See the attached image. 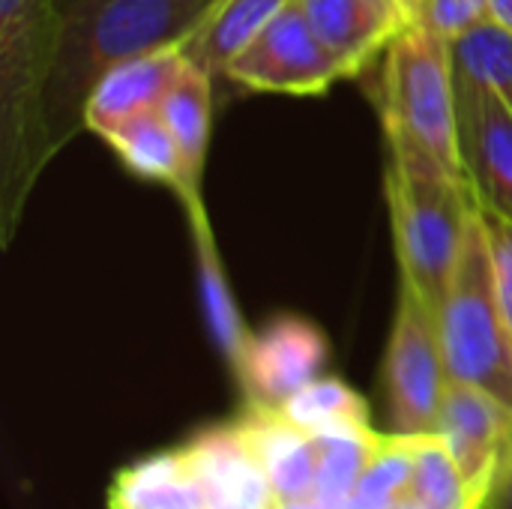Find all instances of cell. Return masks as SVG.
I'll return each instance as SVG.
<instances>
[{"instance_id":"cell-1","label":"cell","mask_w":512,"mask_h":509,"mask_svg":"<svg viewBox=\"0 0 512 509\" xmlns=\"http://www.w3.org/2000/svg\"><path fill=\"white\" fill-rule=\"evenodd\" d=\"M222 0H54V48L42 99L39 156L48 162L84 132L93 84L114 63L186 48Z\"/></svg>"},{"instance_id":"cell-2","label":"cell","mask_w":512,"mask_h":509,"mask_svg":"<svg viewBox=\"0 0 512 509\" xmlns=\"http://www.w3.org/2000/svg\"><path fill=\"white\" fill-rule=\"evenodd\" d=\"M54 48V0H0V237H15L45 171L42 99Z\"/></svg>"},{"instance_id":"cell-3","label":"cell","mask_w":512,"mask_h":509,"mask_svg":"<svg viewBox=\"0 0 512 509\" xmlns=\"http://www.w3.org/2000/svg\"><path fill=\"white\" fill-rule=\"evenodd\" d=\"M378 99L390 153L426 159L465 180L450 39L426 24L405 27L384 51Z\"/></svg>"},{"instance_id":"cell-4","label":"cell","mask_w":512,"mask_h":509,"mask_svg":"<svg viewBox=\"0 0 512 509\" xmlns=\"http://www.w3.org/2000/svg\"><path fill=\"white\" fill-rule=\"evenodd\" d=\"M384 189L402 282L438 309L462 255L474 192L438 165L402 153H390Z\"/></svg>"},{"instance_id":"cell-5","label":"cell","mask_w":512,"mask_h":509,"mask_svg":"<svg viewBox=\"0 0 512 509\" xmlns=\"http://www.w3.org/2000/svg\"><path fill=\"white\" fill-rule=\"evenodd\" d=\"M438 321L450 378L489 390L512 408V345L498 297L489 231L477 198L462 255L438 306Z\"/></svg>"},{"instance_id":"cell-6","label":"cell","mask_w":512,"mask_h":509,"mask_svg":"<svg viewBox=\"0 0 512 509\" xmlns=\"http://www.w3.org/2000/svg\"><path fill=\"white\" fill-rule=\"evenodd\" d=\"M438 309L402 282L387 342L384 384L396 435H435L450 387Z\"/></svg>"},{"instance_id":"cell-7","label":"cell","mask_w":512,"mask_h":509,"mask_svg":"<svg viewBox=\"0 0 512 509\" xmlns=\"http://www.w3.org/2000/svg\"><path fill=\"white\" fill-rule=\"evenodd\" d=\"M225 78L246 90L315 96L351 75L318 39L297 0H291L234 54Z\"/></svg>"},{"instance_id":"cell-8","label":"cell","mask_w":512,"mask_h":509,"mask_svg":"<svg viewBox=\"0 0 512 509\" xmlns=\"http://www.w3.org/2000/svg\"><path fill=\"white\" fill-rule=\"evenodd\" d=\"M327 363V336L306 318L279 315L252 333L240 363L237 384L252 408L279 411L297 390L321 378Z\"/></svg>"},{"instance_id":"cell-9","label":"cell","mask_w":512,"mask_h":509,"mask_svg":"<svg viewBox=\"0 0 512 509\" xmlns=\"http://www.w3.org/2000/svg\"><path fill=\"white\" fill-rule=\"evenodd\" d=\"M459 150L477 204L512 222V111L486 87L456 75Z\"/></svg>"},{"instance_id":"cell-10","label":"cell","mask_w":512,"mask_h":509,"mask_svg":"<svg viewBox=\"0 0 512 509\" xmlns=\"http://www.w3.org/2000/svg\"><path fill=\"white\" fill-rule=\"evenodd\" d=\"M459 462L471 489L483 498L492 489L501 459L512 444V408L474 384L450 381L438 432Z\"/></svg>"},{"instance_id":"cell-11","label":"cell","mask_w":512,"mask_h":509,"mask_svg":"<svg viewBox=\"0 0 512 509\" xmlns=\"http://www.w3.org/2000/svg\"><path fill=\"white\" fill-rule=\"evenodd\" d=\"M186 66L183 48H156L126 57L102 72L84 105V129L105 135L117 123L162 105Z\"/></svg>"},{"instance_id":"cell-12","label":"cell","mask_w":512,"mask_h":509,"mask_svg":"<svg viewBox=\"0 0 512 509\" xmlns=\"http://www.w3.org/2000/svg\"><path fill=\"white\" fill-rule=\"evenodd\" d=\"M306 21L351 78L405 30L381 0H297Z\"/></svg>"},{"instance_id":"cell-13","label":"cell","mask_w":512,"mask_h":509,"mask_svg":"<svg viewBox=\"0 0 512 509\" xmlns=\"http://www.w3.org/2000/svg\"><path fill=\"white\" fill-rule=\"evenodd\" d=\"M186 210V222H189V237H192V252H195V273H198V288H201V306H204V318L210 327V336L216 342V348L222 351V357L228 360V366L237 372L246 348L252 342V330L246 327L228 276H225V264L216 246V234L213 225L207 219V207L204 201H192L183 204Z\"/></svg>"},{"instance_id":"cell-14","label":"cell","mask_w":512,"mask_h":509,"mask_svg":"<svg viewBox=\"0 0 512 509\" xmlns=\"http://www.w3.org/2000/svg\"><path fill=\"white\" fill-rule=\"evenodd\" d=\"M183 162V183L177 189L180 204L204 201V165L210 147V117H213V75L186 57L183 72L159 105Z\"/></svg>"},{"instance_id":"cell-15","label":"cell","mask_w":512,"mask_h":509,"mask_svg":"<svg viewBox=\"0 0 512 509\" xmlns=\"http://www.w3.org/2000/svg\"><path fill=\"white\" fill-rule=\"evenodd\" d=\"M114 156L141 180H153V183H165L174 195L183 183V162H180V150L177 141L162 117L159 108L135 114L123 123H117L114 129H108L105 135H99Z\"/></svg>"},{"instance_id":"cell-16","label":"cell","mask_w":512,"mask_h":509,"mask_svg":"<svg viewBox=\"0 0 512 509\" xmlns=\"http://www.w3.org/2000/svg\"><path fill=\"white\" fill-rule=\"evenodd\" d=\"M111 507L120 509H207V486L189 456H165L117 480Z\"/></svg>"},{"instance_id":"cell-17","label":"cell","mask_w":512,"mask_h":509,"mask_svg":"<svg viewBox=\"0 0 512 509\" xmlns=\"http://www.w3.org/2000/svg\"><path fill=\"white\" fill-rule=\"evenodd\" d=\"M291 0H222L201 33L183 48V54L204 72L225 75L234 54Z\"/></svg>"},{"instance_id":"cell-18","label":"cell","mask_w":512,"mask_h":509,"mask_svg":"<svg viewBox=\"0 0 512 509\" xmlns=\"http://www.w3.org/2000/svg\"><path fill=\"white\" fill-rule=\"evenodd\" d=\"M381 432L372 426L336 429L315 435L318 444V492L315 504L321 509H345L366 465L381 447Z\"/></svg>"},{"instance_id":"cell-19","label":"cell","mask_w":512,"mask_h":509,"mask_svg":"<svg viewBox=\"0 0 512 509\" xmlns=\"http://www.w3.org/2000/svg\"><path fill=\"white\" fill-rule=\"evenodd\" d=\"M408 495L426 509H483V498L471 489L441 435L414 438Z\"/></svg>"},{"instance_id":"cell-20","label":"cell","mask_w":512,"mask_h":509,"mask_svg":"<svg viewBox=\"0 0 512 509\" xmlns=\"http://www.w3.org/2000/svg\"><path fill=\"white\" fill-rule=\"evenodd\" d=\"M279 411L309 435L369 426L366 402L339 378H324V375L309 381L303 390H297Z\"/></svg>"},{"instance_id":"cell-21","label":"cell","mask_w":512,"mask_h":509,"mask_svg":"<svg viewBox=\"0 0 512 509\" xmlns=\"http://www.w3.org/2000/svg\"><path fill=\"white\" fill-rule=\"evenodd\" d=\"M450 45L456 75L486 87L512 111V30L483 21Z\"/></svg>"},{"instance_id":"cell-22","label":"cell","mask_w":512,"mask_h":509,"mask_svg":"<svg viewBox=\"0 0 512 509\" xmlns=\"http://www.w3.org/2000/svg\"><path fill=\"white\" fill-rule=\"evenodd\" d=\"M414 471V438L384 435L345 509H384L408 492Z\"/></svg>"},{"instance_id":"cell-23","label":"cell","mask_w":512,"mask_h":509,"mask_svg":"<svg viewBox=\"0 0 512 509\" xmlns=\"http://www.w3.org/2000/svg\"><path fill=\"white\" fill-rule=\"evenodd\" d=\"M489 21L486 0H423L420 24L441 33L444 39H459L477 24Z\"/></svg>"},{"instance_id":"cell-24","label":"cell","mask_w":512,"mask_h":509,"mask_svg":"<svg viewBox=\"0 0 512 509\" xmlns=\"http://www.w3.org/2000/svg\"><path fill=\"white\" fill-rule=\"evenodd\" d=\"M486 231H489V246H492V261H495V282H498V297H501V309H504V321H507V333H510L512 345V222L480 207Z\"/></svg>"},{"instance_id":"cell-25","label":"cell","mask_w":512,"mask_h":509,"mask_svg":"<svg viewBox=\"0 0 512 509\" xmlns=\"http://www.w3.org/2000/svg\"><path fill=\"white\" fill-rule=\"evenodd\" d=\"M483 509H512V444L507 456L498 465V474L492 480V489L486 495Z\"/></svg>"},{"instance_id":"cell-26","label":"cell","mask_w":512,"mask_h":509,"mask_svg":"<svg viewBox=\"0 0 512 509\" xmlns=\"http://www.w3.org/2000/svg\"><path fill=\"white\" fill-rule=\"evenodd\" d=\"M399 21L402 27L420 24V12H423V0H381Z\"/></svg>"},{"instance_id":"cell-27","label":"cell","mask_w":512,"mask_h":509,"mask_svg":"<svg viewBox=\"0 0 512 509\" xmlns=\"http://www.w3.org/2000/svg\"><path fill=\"white\" fill-rule=\"evenodd\" d=\"M486 12L492 24L512 30V0H486Z\"/></svg>"},{"instance_id":"cell-28","label":"cell","mask_w":512,"mask_h":509,"mask_svg":"<svg viewBox=\"0 0 512 509\" xmlns=\"http://www.w3.org/2000/svg\"><path fill=\"white\" fill-rule=\"evenodd\" d=\"M384 509H426V507H423L420 501H414V498H411V495L405 492L402 498H396L393 504H387V507H384Z\"/></svg>"},{"instance_id":"cell-29","label":"cell","mask_w":512,"mask_h":509,"mask_svg":"<svg viewBox=\"0 0 512 509\" xmlns=\"http://www.w3.org/2000/svg\"><path fill=\"white\" fill-rule=\"evenodd\" d=\"M111 509H120V507H111Z\"/></svg>"}]
</instances>
